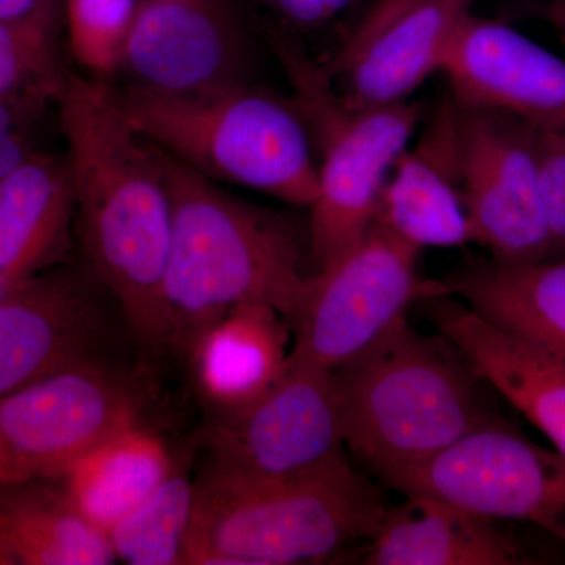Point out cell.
<instances>
[{"instance_id": "23", "label": "cell", "mask_w": 565, "mask_h": 565, "mask_svg": "<svg viewBox=\"0 0 565 565\" xmlns=\"http://www.w3.org/2000/svg\"><path fill=\"white\" fill-rule=\"evenodd\" d=\"M173 468L162 438L137 424L107 438L54 479L81 514L109 534Z\"/></svg>"}, {"instance_id": "11", "label": "cell", "mask_w": 565, "mask_h": 565, "mask_svg": "<svg viewBox=\"0 0 565 565\" xmlns=\"http://www.w3.org/2000/svg\"><path fill=\"white\" fill-rule=\"evenodd\" d=\"M457 106L471 243L489 248L497 262L553 259L539 192L533 126L501 111Z\"/></svg>"}, {"instance_id": "17", "label": "cell", "mask_w": 565, "mask_h": 565, "mask_svg": "<svg viewBox=\"0 0 565 565\" xmlns=\"http://www.w3.org/2000/svg\"><path fill=\"white\" fill-rule=\"evenodd\" d=\"M437 332L448 338L486 384L550 438L565 457V363L487 321L455 296L427 300Z\"/></svg>"}, {"instance_id": "12", "label": "cell", "mask_w": 565, "mask_h": 565, "mask_svg": "<svg viewBox=\"0 0 565 565\" xmlns=\"http://www.w3.org/2000/svg\"><path fill=\"white\" fill-rule=\"evenodd\" d=\"M476 0H377L323 65L356 106L411 99L444 68L457 29Z\"/></svg>"}, {"instance_id": "25", "label": "cell", "mask_w": 565, "mask_h": 565, "mask_svg": "<svg viewBox=\"0 0 565 565\" xmlns=\"http://www.w3.org/2000/svg\"><path fill=\"white\" fill-rule=\"evenodd\" d=\"M193 501L195 482L188 471L173 468L154 492L107 534L117 559L131 565L182 564Z\"/></svg>"}, {"instance_id": "15", "label": "cell", "mask_w": 565, "mask_h": 565, "mask_svg": "<svg viewBox=\"0 0 565 565\" xmlns=\"http://www.w3.org/2000/svg\"><path fill=\"white\" fill-rule=\"evenodd\" d=\"M441 73L460 106L565 136V61L508 24L468 14Z\"/></svg>"}, {"instance_id": "10", "label": "cell", "mask_w": 565, "mask_h": 565, "mask_svg": "<svg viewBox=\"0 0 565 565\" xmlns=\"http://www.w3.org/2000/svg\"><path fill=\"white\" fill-rule=\"evenodd\" d=\"M385 482L405 497L427 494L487 519L533 523L565 541V457L501 419Z\"/></svg>"}, {"instance_id": "21", "label": "cell", "mask_w": 565, "mask_h": 565, "mask_svg": "<svg viewBox=\"0 0 565 565\" xmlns=\"http://www.w3.org/2000/svg\"><path fill=\"white\" fill-rule=\"evenodd\" d=\"M444 281L475 313L565 363V258L476 262Z\"/></svg>"}, {"instance_id": "9", "label": "cell", "mask_w": 565, "mask_h": 565, "mask_svg": "<svg viewBox=\"0 0 565 565\" xmlns=\"http://www.w3.org/2000/svg\"><path fill=\"white\" fill-rule=\"evenodd\" d=\"M211 473L243 482H277L345 462L343 422L333 371L292 359L255 403L215 415Z\"/></svg>"}, {"instance_id": "7", "label": "cell", "mask_w": 565, "mask_h": 565, "mask_svg": "<svg viewBox=\"0 0 565 565\" xmlns=\"http://www.w3.org/2000/svg\"><path fill=\"white\" fill-rule=\"evenodd\" d=\"M419 248L375 218L352 247L308 277L289 327L292 359L337 370L385 337L418 302L452 296L419 274Z\"/></svg>"}, {"instance_id": "5", "label": "cell", "mask_w": 565, "mask_h": 565, "mask_svg": "<svg viewBox=\"0 0 565 565\" xmlns=\"http://www.w3.org/2000/svg\"><path fill=\"white\" fill-rule=\"evenodd\" d=\"M114 92L145 139L203 177L292 206L315 203L313 145L291 99L248 84L180 95L134 85Z\"/></svg>"}, {"instance_id": "8", "label": "cell", "mask_w": 565, "mask_h": 565, "mask_svg": "<svg viewBox=\"0 0 565 565\" xmlns=\"http://www.w3.org/2000/svg\"><path fill=\"white\" fill-rule=\"evenodd\" d=\"M139 381L107 360L71 364L0 399V486L54 479L140 423Z\"/></svg>"}, {"instance_id": "27", "label": "cell", "mask_w": 565, "mask_h": 565, "mask_svg": "<svg viewBox=\"0 0 565 565\" xmlns=\"http://www.w3.org/2000/svg\"><path fill=\"white\" fill-rule=\"evenodd\" d=\"M533 147L553 259L565 258V136L533 128Z\"/></svg>"}, {"instance_id": "18", "label": "cell", "mask_w": 565, "mask_h": 565, "mask_svg": "<svg viewBox=\"0 0 565 565\" xmlns=\"http://www.w3.org/2000/svg\"><path fill=\"white\" fill-rule=\"evenodd\" d=\"M291 348V327L275 308L244 303L207 327L185 356L200 397L222 415L269 392L285 374Z\"/></svg>"}, {"instance_id": "16", "label": "cell", "mask_w": 565, "mask_h": 565, "mask_svg": "<svg viewBox=\"0 0 565 565\" xmlns=\"http://www.w3.org/2000/svg\"><path fill=\"white\" fill-rule=\"evenodd\" d=\"M375 218L419 250L471 243L455 98L434 115L414 150L407 148L394 163Z\"/></svg>"}, {"instance_id": "26", "label": "cell", "mask_w": 565, "mask_h": 565, "mask_svg": "<svg viewBox=\"0 0 565 565\" xmlns=\"http://www.w3.org/2000/svg\"><path fill=\"white\" fill-rule=\"evenodd\" d=\"M139 6L140 0H62L63 31L82 76L107 84L121 74Z\"/></svg>"}, {"instance_id": "20", "label": "cell", "mask_w": 565, "mask_h": 565, "mask_svg": "<svg viewBox=\"0 0 565 565\" xmlns=\"http://www.w3.org/2000/svg\"><path fill=\"white\" fill-rule=\"evenodd\" d=\"M74 215L65 159L33 152L0 180V294L57 262Z\"/></svg>"}, {"instance_id": "30", "label": "cell", "mask_w": 565, "mask_h": 565, "mask_svg": "<svg viewBox=\"0 0 565 565\" xmlns=\"http://www.w3.org/2000/svg\"><path fill=\"white\" fill-rule=\"evenodd\" d=\"M522 17L545 22L565 44V2H544L533 0L530 6L523 7Z\"/></svg>"}, {"instance_id": "29", "label": "cell", "mask_w": 565, "mask_h": 565, "mask_svg": "<svg viewBox=\"0 0 565 565\" xmlns=\"http://www.w3.org/2000/svg\"><path fill=\"white\" fill-rule=\"evenodd\" d=\"M285 24L300 31L323 28L355 6L356 0H264Z\"/></svg>"}, {"instance_id": "2", "label": "cell", "mask_w": 565, "mask_h": 565, "mask_svg": "<svg viewBox=\"0 0 565 565\" xmlns=\"http://www.w3.org/2000/svg\"><path fill=\"white\" fill-rule=\"evenodd\" d=\"M156 150L172 203L163 297L173 351L185 356L237 305H269L291 321L311 275L291 225Z\"/></svg>"}, {"instance_id": "24", "label": "cell", "mask_w": 565, "mask_h": 565, "mask_svg": "<svg viewBox=\"0 0 565 565\" xmlns=\"http://www.w3.org/2000/svg\"><path fill=\"white\" fill-rule=\"evenodd\" d=\"M62 32V0L0 18V99L46 96L58 103L70 76L61 61Z\"/></svg>"}, {"instance_id": "33", "label": "cell", "mask_w": 565, "mask_h": 565, "mask_svg": "<svg viewBox=\"0 0 565 565\" xmlns=\"http://www.w3.org/2000/svg\"><path fill=\"white\" fill-rule=\"evenodd\" d=\"M544 2H565V0H544Z\"/></svg>"}, {"instance_id": "13", "label": "cell", "mask_w": 565, "mask_h": 565, "mask_svg": "<svg viewBox=\"0 0 565 565\" xmlns=\"http://www.w3.org/2000/svg\"><path fill=\"white\" fill-rule=\"evenodd\" d=\"M247 51L234 0H140L121 74L152 92L217 90L247 84Z\"/></svg>"}, {"instance_id": "3", "label": "cell", "mask_w": 565, "mask_h": 565, "mask_svg": "<svg viewBox=\"0 0 565 565\" xmlns=\"http://www.w3.org/2000/svg\"><path fill=\"white\" fill-rule=\"evenodd\" d=\"M333 377L345 448L384 481L498 419L462 352L441 333L416 332L407 318Z\"/></svg>"}, {"instance_id": "22", "label": "cell", "mask_w": 565, "mask_h": 565, "mask_svg": "<svg viewBox=\"0 0 565 565\" xmlns=\"http://www.w3.org/2000/svg\"><path fill=\"white\" fill-rule=\"evenodd\" d=\"M0 544L10 565L117 563L107 534L81 514L55 479L0 486Z\"/></svg>"}, {"instance_id": "28", "label": "cell", "mask_w": 565, "mask_h": 565, "mask_svg": "<svg viewBox=\"0 0 565 565\" xmlns=\"http://www.w3.org/2000/svg\"><path fill=\"white\" fill-rule=\"evenodd\" d=\"M46 96L0 99V180L33 154L31 131L47 104Z\"/></svg>"}, {"instance_id": "19", "label": "cell", "mask_w": 565, "mask_h": 565, "mask_svg": "<svg viewBox=\"0 0 565 565\" xmlns=\"http://www.w3.org/2000/svg\"><path fill=\"white\" fill-rule=\"evenodd\" d=\"M364 563L514 565L527 561L492 519L440 498L408 494L405 503L386 509Z\"/></svg>"}, {"instance_id": "32", "label": "cell", "mask_w": 565, "mask_h": 565, "mask_svg": "<svg viewBox=\"0 0 565 565\" xmlns=\"http://www.w3.org/2000/svg\"><path fill=\"white\" fill-rule=\"evenodd\" d=\"M0 565H10L9 556H7L6 550H3L2 544H0Z\"/></svg>"}, {"instance_id": "31", "label": "cell", "mask_w": 565, "mask_h": 565, "mask_svg": "<svg viewBox=\"0 0 565 565\" xmlns=\"http://www.w3.org/2000/svg\"><path fill=\"white\" fill-rule=\"evenodd\" d=\"M43 0H0V18H18L29 13Z\"/></svg>"}, {"instance_id": "4", "label": "cell", "mask_w": 565, "mask_h": 565, "mask_svg": "<svg viewBox=\"0 0 565 565\" xmlns=\"http://www.w3.org/2000/svg\"><path fill=\"white\" fill-rule=\"evenodd\" d=\"M388 508L382 490L349 460L277 482L204 471L195 482L182 564L321 563L351 542L371 541Z\"/></svg>"}, {"instance_id": "14", "label": "cell", "mask_w": 565, "mask_h": 565, "mask_svg": "<svg viewBox=\"0 0 565 565\" xmlns=\"http://www.w3.org/2000/svg\"><path fill=\"white\" fill-rule=\"evenodd\" d=\"M104 305L73 270L41 273L0 294V399L68 367L106 360Z\"/></svg>"}, {"instance_id": "1", "label": "cell", "mask_w": 565, "mask_h": 565, "mask_svg": "<svg viewBox=\"0 0 565 565\" xmlns=\"http://www.w3.org/2000/svg\"><path fill=\"white\" fill-rule=\"evenodd\" d=\"M57 104L93 274L136 340L152 351L172 349L163 297L172 203L158 150L103 82L70 74Z\"/></svg>"}, {"instance_id": "6", "label": "cell", "mask_w": 565, "mask_h": 565, "mask_svg": "<svg viewBox=\"0 0 565 565\" xmlns=\"http://www.w3.org/2000/svg\"><path fill=\"white\" fill-rule=\"evenodd\" d=\"M270 41L316 154L318 196L308 207V259L316 273L373 225L390 172L423 120V104L356 106L296 40L273 32Z\"/></svg>"}]
</instances>
